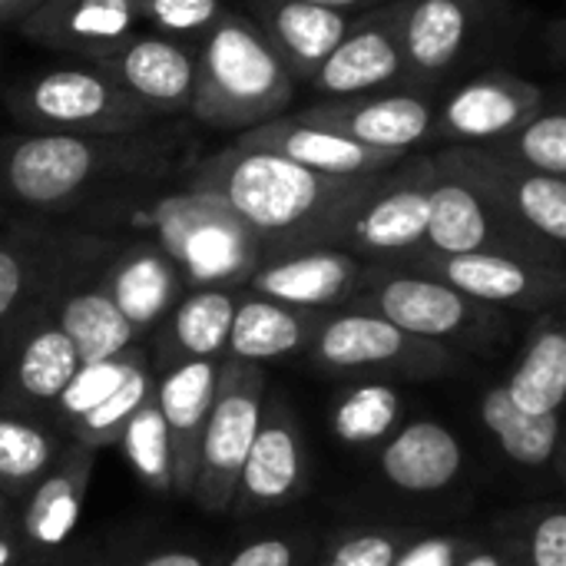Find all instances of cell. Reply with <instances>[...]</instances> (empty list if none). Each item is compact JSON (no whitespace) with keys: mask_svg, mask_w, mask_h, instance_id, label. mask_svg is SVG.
I'll use <instances>...</instances> for the list:
<instances>
[{"mask_svg":"<svg viewBox=\"0 0 566 566\" xmlns=\"http://www.w3.org/2000/svg\"><path fill=\"white\" fill-rule=\"evenodd\" d=\"M388 172L342 179L232 143L192 166L186 189L226 199L262 239V249L282 255L332 245L342 222L385 182Z\"/></svg>","mask_w":566,"mask_h":566,"instance_id":"6da1fadb","label":"cell"},{"mask_svg":"<svg viewBox=\"0 0 566 566\" xmlns=\"http://www.w3.org/2000/svg\"><path fill=\"white\" fill-rule=\"evenodd\" d=\"M295 76L249 13L222 10L196 46L189 113L216 129H252L285 113Z\"/></svg>","mask_w":566,"mask_h":566,"instance_id":"7a4b0ae2","label":"cell"},{"mask_svg":"<svg viewBox=\"0 0 566 566\" xmlns=\"http://www.w3.org/2000/svg\"><path fill=\"white\" fill-rule=\"evenodd\" d=\"M153 156L123 136L30 133L0 139V196L30 209H56L93 182L149 166Z\"/></svg>","mask_w":566,"mask_h":566,"instance_id":"3957f363","label":"cell"},{"mask_svg":"<svg viewBox=\"0 0 566 566\" xmlns=\"http://www.w3.org/2000/svg\"><path fill=\"white\" fill-rule=\"evenodd\" d=\"M156 242L179 265L186 285H239L265 249L252 226L219 196L186 189L153 206Z\"/></svg>","mask_w":566,"mask_h":566,"instance_id":"277c9868","label":"cell"},{"mask_svg":"<svg viewBox=\"0 0 566 566\" xmlns=\"http://www.w3.org/2000/svg\"><path fill=\"white\" fill-rule=\"evenodd\" d=\"M355 308L375 312L408 335L428 342H488L501 328L497 308L474 302L454 285L391 265H375L365 272L361 289L352 298Z\"/></svg>","mask_w":566,"mask_h":566,"instance_id":"5b68a950","label":"cell"},{"mask_svg":"<svg viewBox=\"0 0 566 566\" xmlns=\"http://www.w3.org/2000/svg\"><path fill=\"white\" fill-rule=\"evenodd\" d=\"M428 249L438 252H497L564 265V252L534 235L488 189L434 159Z\"/></svg>","mask_w":566,"mask_h":566,"instance_id":"8992f818","label":"cell"},{"mask_svg":"<svg viewBox=\"0 0 566 566\" xmlns=\"http://www.w3.org/2000/svg\"><path fill=\"white\" fill-rule=\"evenodd\" d=\"M265 411V375L252 361L222 358L212 411L206 418L192 501L209 514H229L242 464Z\"/></svg>","mask_w":566,"mask_h":566,"instance_id":"52a82bcc","label":"cell"},{"mask_svg":"<svg viewBox=\"0 0 566 566\" xmlns=\"http://www.w3.org/2000/svg\"><path fill=\"white\" fill-rule=\"evenodd\" d=\"M13 113L43 133L126 136L146 126L156 113L123 93L99 70H46L13 93Z\"/></svg>","mask_w":566,"mask_h":566,"instance_id":"ba28073f","label":"cell"},{"mask_svg":"<svg viewBox=\"0 0 566 566\" xmlns=\"http://www.w3.org/2000/svg\"><path fill=\"white\" fill-rule=\"evenodd\" d=\"M504 0H408L401 20L405 90L438 93L497 30Z\"/></svg>","mask_w":566,"mask_h":566,"instance_id":"9c48e42d","label":"cell"},{"mask_svg":"<svg viewBox=\"0 0 566 566\" xmlns=\"http://www.w3.org/2000/svg\"><path fill=\"white\" fill-rule=\"evenodd\" d=\"M434 156H408L385 182L342 222L332 245L358 259L391 265L428 245Z\"/></svg>","mask_w":566,"mask_h":566,"instance_id":"30bf717a","label":"cell"},{"mask_svg":"<svg viewBox=\"0 0 566 566\" xmlns=\"http://www.w3.org/2000/svg\"><path fill=\"white\" fill-rule=\"evenodd\" d=\"M391 269H408V272L441 279L491 308L534 312V308H551V305L566 302V265H547V262L517 259V255L438 252L424 245L391 262Z\"/></svg>","mask_w":566,"mask_h":566,"instance_id":"8fae6325","label":"cell"},{"mask_svg":"<svg viewBox=\"0 0 566 566\" xmlns=\"http://www.w3.org/2000/svg\"><path fill=\"white\" fill-rule=\"evenodd\" d=\"M308 348L322 368L335 371L395 368L401 375H444L458 365L448 345L408 335L395 322L361 308L322 315Z\"/></svg>","mask_w":566,"mask_h":566,"instance_id":"7c38bea8","label":"cell"},{"mask_svg":"<svg viewBox=\"0 0 566 566\" xmlns=\"http://www.w3.org/2000/svg\"><path fill=\"white\" fill-rule=\"evenodd\" d=\"M405 3L408 0H391L355 13L348 33L312 73L308 86L328 99L405 86V46H401Z\"/></svg>","mask_w":566,"mask_h":566,"instance_id":"4fadbf2b","label":"cell"},{"mask_svg":"<svg viewBox=\"0 0 566 566\" xmlns=\"http://www.w3.org/2000/svg\"><path fill=\"white\" fill-rule=\"evenodd\" d=\"M434 159L488 189L514 219L566 255V176L527 169L488 146H448Z\"/></svg>","mask_w":566,"mask_h":566,"instance_id":"5bb4252c","label":"cell"},{"mask_svg":"<svg viewBox=\"0 0 566 566\" xmlns=\"http://www.w3.org/2000/svg\"><path fill=\"white\" fill-rule=\"evenodd\" d=\"M544 106L547 93L541 83L494 66L448 93L438 106V139L448 146H491Z\"/></svg>","mask_w":566,"mask_h":566,"instance_id":"9a60e30c","label":"cell"},{"mask_svg":"<svg viewBox=\"0 0 566 566\" xmlns=\"http://www.w3.org/2000/svg\"><path fill=\"white\" fill-rule=\"evenodd\" d=\"M295 116L302 123L342 133L361 146L405 153V156H411L415 146L438 139V103L431 93H415V90L325 99L308 109H298Z\"/></svg>","mask_w":566,"mask_h":566,"instance_id":"2e32d148","label":"cell"},{"mask_svg":"<svg viewBox=\"0 0 566 566\" xmlns=\"http://www.w3.org/2000/svg\"><path fill=\"white\" fill-rule=\"evenodd\" d=\"M93 70L109 76L123 93L159 113H182L192 106L196 46L166 33H133L113 53L93 60Z\"/></svg>","mask_w":566,"mask_h":566,"instance_id":"e0dca14e","label":"cell"},{"mask_svg":"<svg viewBox=\"0 0 566 566\" xmlns=\"http://www.w3.org/2000/svg\"><path fill=\"white\" fill-rule=\"evenodd\" d=\"M365 272L368 269L355 252L315 245L262 259L255 272L245 279V285L252 295L318 312L355 298V292L365 282Z\"/></svg>","mask_w":566,"mask_h":566,"instance_id":"ac0fdd59","label":"cell"},{"mask_svg":"<svg viewBox=\"0 0 566 566\" xmlns=\"http://www.w3.org/2000/svg\"><path fill=\"white\" fill-rule=\"evenodd\" d=\"M222 375V358H182L172 361L163 378H156V405L166 421L169 451H172V494L192 497L199 444L206 431V418L216 401Z\"/></svg>","mask_w":566,"mask_h":566,"instance_id":"d6986e66","label":"cell"},{"mask_svg":"<svg viewBox=\"0 0 566 566\" xmlns=\"http://www.w3.org/2000/svg\"><path fill=\"white\" fill-rule=\"evenodd\" d=\"M235 146L245 149H265L275 156H285L305 169L325 172V176H342V179H355V176H378L388 172L395 166H401L408 156L405 153H385V149H371L361 146L342 133H332L325 126H312L302 123L295 113L292 116H275L265 119L245 133H239Z\"/></svg>","mask_w":566,"mask_h":566,"instance_id":"ffe728a7","label":"cell"},{"mask_svg":"<svg viewBox=\"0 0 566 566\" xmlns=\"http://www.w3.org/2000/svg\"><path fill=\"white\" fill-rule=\"evenodd\" d=\"M305 484V448L295 418L275 398L262 411L259 434L249 448V458L239 474V488L229 514H259L269 507H282L302 494Z\"/></svg>","mask_w":566,"mask_h":566,"instance_id":"44dd1931","label":"cell"},{"mask_svg":"<svg viewBox=\"0 0 566 566\" xmlns=\"http://www.w3.org/2000/svg\"><path fill=\"white\" fill-rule=\"evenodd\" d=\"M93 464H96V448L73 441L60 454L53 471L23 497V514L17 527H20L27 564L53 557L60 547L70 544L83 517Z\"/></svg>","mask_w":566,"mask_h":566,"instance_id":"7402d4cb","label":"cell"},{"mask_svg":"<svg viewBox=\"0 0 566 566\" xmlns=\"http://www.w3.org/2000/svg\"><path fill=\"white\" fill-rule=\"evenodd\" d=\"M20 23L30 40L90 63L113 53L143 27L129 0H43Z\"/></svg>","mask_w":566,"mask_h":566,"instance_id":"603a6c76","label":"cell"},{"mask_svg":"<svg viewBox=\"0 0 566 566\" xmlns=\"http://www.w3.org/2000/svg\"><path fill=\"white\" fill-rule=\"evenodd\" d=\"M249 17L265 30L295 80H312L325 56L342 43L355 13L308 0H249Z\"/></svg>","mask_w":566,"mask_h":566,"instance_id":"cb8c5ba5","label":"cell"},{"mask_svg":"<svg viewBox=\"0 0 566 566\" xmlns=\"http://www.w3.org/2000/svg\"><path fill=\"white\" fill-rule=\"evenodd\" d=\"M103 289L133 328L146 332L169 318L186 292V279L159 242H136L109 265Z\"/></svg>","mask_w":566,"mask_h":566,"instance_id":"d4e9b609","label":"cell"},{"mask_svg":"<svg viewBox=\"0 0 566 566\" xmlns=\"http://www.w3.org/2000/svg\"><path fill=\"white\" fill-rule=\"evenodd\" d=\"M381 474L408 494H434L458 481L464 468L461 441L438 421L405 424L381 451Z\"/></svg>","mask_w":566,"mask_h":566,"instance_id":"484cf974","label":"cell"},{"mask_svg":"<svg viewBox=\"0 0 566 566\" xmlns=\"http://www.w3.org/2000/svg\"><path fill=\"white\" fill-rule=\"evenodd\" d=\"M318 322L322 315L312 308H295L262 295H245L235 305L226 358L262 365L272 358L295 355L305 345H312Z\"/></svg>","mask_w":566,"mask_h":566,"instance_id":"4316f807","label":"cell"},{"mask_svg":"<svg viewBox=\"0 0 566 566\" xmlns=\"http://www.w3.org/2000/svg\"><path fill=\"white\" fill-rule=\"evenodd\" d=\"M511 401L527 415H557L566 401V318H547L504 381Z\"/></svg>","mask_w":566,"mask_h":566,"instance_id":"83f0119b","label":"cell"},{"mask_svg":"<svg viewBox=\"0 0 566 566\" xmlns=\"http://www.w3.org/2000/svg\"><path fill=\"white\" fill-rule=\"evenodd\" d=\"M235 285H202L176 302L169 312V345L182 358H226L232 318H235Z\"/></svg>","mask_w":566,"mask_h":566,"instance_id":"f1b7e54d","label":"cell"},{"mask_svg":"<svg viewBox=\"0 0 566 566\" xmlns=\"http://www.w3.org/2000/svg\"><path fill=\"white\" fill-rule=\"evenodd\" d=\"M56 325L70 335L80 352V361H106L129 348H136L139 332L133 322L116 308L106 289H80L60 302Z\"/></svg>","mask_w":566,"mask_h":566,"instance_id":"f546056e","label":"cell"},{"mask_svg":"<svg viewBox=\"0 0 566 566\" xmlns=\"http://www.w3.org/2000/svg\"><path fill=\"white\" fill-rule=\"evenodd\" d=\"M80 352L70 335L53 322H40L17 348L13 385L23 398L36 405H56L63 388L80 371Z\"/></svg>","mask_w":566,"mask_h":566,"instance_id":"4dcf8cb0","label":"cell"},{"mask_svg":"<svg viewBox=\"0 0 566 566\" xmlns=\"http://www.w3.org/2000/svg\"><path fill=\"white\" fill-rule=\"evenodd\" d=\"M481 421L497 438L504 454L521 468H547L560 444V415L521 411L507 388L497 385L481 398Z\"/></svg>","mask_w":566,"mask_h":566,"instance_id":"1f68e13d","label":"cell"},{"mask_svg":"<svg viewBox=\"0 0 566 566\" xmlns=\"http://www.w3.org/2000/svg\"><path fill=\"white\" fill-rule=\"evenodd\" d=\"M56 438L36 421L0 411V494L7 501L27 497L60 461Z\"/></svg>","mask_w":566,"mask_h":566,"instance_id":"d6a6232c","label":"cell"},{"mask_svg":"<svg viewBox=\"0 0 566 566\" xmlns=\"http://www.w3.org/2000/svg\"><path fill=\"white\" fill-rule=\"evenodd\" d=\"M401 418V398L391 385L365 381L348 388L332 408V431L345 444H375L391 434Z\"/></svg>","mask_w":566,"mask_h":566,"instance_id":"836d02e7","label":"cell"},{"mask_svg":"<svg viewBox=\"0 0 566 566\" xmlns=\"http://www.w3.org/2000/svg\"><path fill=\"white\" fill-rule=\"evenodd\" d=\"M119 448L129 468L136 471V478L149 491L172 494V451H169V434H166V421L159 415L156 395L129 418V424L119 434Z\"/></svg>","mask_w":566,"mask_h":566,"instance_id":"e575fe53","label":"cell"},{"mask_svg":"<svg viewBox=\"0 0 566 566\" xmlns=\"http://www.w3.org/2000/svg\"><path fill=\"white\" fill-rule=\"evenodd\" d=\"M488 149L551 176H566V106H544L521 129Z\"/></svg>","mask_w":566,"mask_h":566,"instance_id":"d590c367","label":"cell"},{"mask_svg":"<svg viewBox=\"0 0 566 566\" xmlns=\"http://www.w3.org/2000/svg\"><path fill=\"white\" fill-rule=\"evenodd\" d=\"M156 378L146 365V358L129 371V378L103 401L96 405L90 415H83L80 421H73V441L86 444V448H106V444H119L123 428L129 424V418L153 398Z\"/></svg>","mask_w":566,"mask_h":566,"instance_id":"8d00e7d4","label":"cell"},{"mask_svg":"<svg viewBox=\"0 0 566 566\" xmlns=\"http://www.w3.org/2000/svg\"><path fill=\"white\" fill-rule=\"evenodd\" d=\"M146 358L143 348H129L116 358H106V361H86L80 365V371L73 375V381L63 388V395L56 398V408H60V418H66L70 424L80 421L83 415H90L96 405H103L126 378L129 371Z\"/></svg>","mask_w":566,"mask_h":566,"instance_id":"74e56055","label":"cell"},{"mask_svg":"<svg viewBox=\"0 0 566 566\" xmlns=\"http://www.w3.org/2000/svg\"><path fill=\"white\" fill-rule=\"evenodd\" d=\"M143 27L166 36H202L222 13V0H129Z\"/></svg>","mask_w":566,"mask_h":566,"instance_id":"f35d334b","label":"cell"},{"mask_svg":"<svg viewBox=\"0 0 566 566\" xmlns=\"http://www.w3.org/2000/svg\"><path fill=\"white\" fill-rule=\"evenodd\" d=\"M33 252L23 242H0V325L23 298L33 275Z\"/></svg>","mask_w":566,"mask_h":566,"instance_id":"ab89813d","label":"cell"},{"mask_svg":"<svg viewBox=\"0 0 566 566\" xmlns=\"http://www.w3.org/2000/svg\"><path fill=\"white\" fill-rule=\"evenodd\" d=\"M527 564L566 566V511H544L527 531Z\"/></svg>","mask_w":566,"mask_h":566,"instance_id":"60d3db41","label":"cell"},{"mask_svg":"<svg viewBox=\"0 0 566 566\" xmlns=\"http://www.w3.org/2000/svg\"><path fill=\"white\" fill-rule=\"evenodd\" d=\"M398 557V537L395 534H355L325 560V566H391Z\"/></svg>","mask_w":566,"mask_h":566,"instance_id":"b9f144b4","label":"cell"},{"mask_svg":"<svg viewBox=\"0 0 566 566\" xmlns=\"http://www.w3.org/2000/svg\"><path fill=\"white\" fill-rule=\"evenodd\" d=\"M226 566H295V547L285 537H259L232 554Z\"/></svg>","mask_w":566,"mask_h":566,"instance_id":"7bdbcfd3","label":"cell"},{"mask_svg":"<svg viewBox=\"0 0 566 566\" xmlns=\"http://www.w3.org/2000/svg\"><path fill=\"white\" fill-rule=\"evenodd\" d=\"M391 566H458V541L454 537H428L395 557Z\"/></svg>","mask_w":566,"mask_h":566,"instance_id":"ee69618b","label":"cell"},{"mask_svg":"<svg viewBox=\"0 0 566 566\" xmlns=\"http://www.w3.org/2000/svg\"><path fill=\"white\" fill-rule=\"evenodd\" d=\"M23 541H20V527L13 521V514L7 511L0 517V566H17L23 564Z\"/></svg>","mask_w":566,"mask_h":566,"instance_id":"f6af8a7d","label":"cell"},{"mask_svg":"<svg viewBox=\"0 0 566 566\" xmlns=\"http://www.w3.org/2000/svg\"><path fill=\"white\" fill-rule=\"evenodd\" d=\"M136 566H209V560L196 551H163V554H153Z\"/></svg>","mask_w":566,"mask_h":566,"instance_id":"bcb514c9","label":"cell"},{"mask_svg":"<svg viewBox=\"0 0 566 566\" xmlns=\"http://www.w3.org/2000/svg\"><path fill=\"white\" fill-rule=\"evenodd\" d=\"M43 0H0V23L7 20H23L27 13H33Z\"/></svg>","mask_w":566,"mask_h":566,"instance_id":"7dc6e473","label":"cell"},{"mask_svg":"<svg viewBox=\"0 0 566 566\" xmlns=\"http://www.w3.org/2000/svg\"><path fill=\"white\" fill-rule=\"evenodd\" d=\"M308 3H322V7H335V10H348V13H361V10H371V7H381V3H391V0H308Z\"/></svg>","mask_w":566,"mask_h":566,"instance_id":"c3c4849f","label":"cell"},{"mask_svg":"<svg viewBox=\"0 0 566 566\" xmlns=\"http://www.w3.org/2000/svg\"><path fill=\"white\" fill-rule=\"evenodd\" d=\"M547 43H551L554 56L566 63V17L564 20H554V23H551V30H547Z\"/></svg>","mask_w":566,"mask_h":566,"instance_id":"681fc988","label":"cell"},{"mask_svg":"<svg viewBox=\"0 0 566 566\" xmlns=\"http://www.w3.org/2000/svg\"><path fill=\"white\" fill-rule=\"evenodd\" d=\"M458 566H504V560L494 557V554H488V551H478V554H471L468 560H461Z\"/></svg>","mask_w":566,"mask_h":566,"instance_id":"f907efd6","label":"cell"},{"mask_svg":"<svg viewBox=\"0 0 566 566\" xmlns=\"http://www.w3.org/2000/svg\"><path fill=\"white\" fill-rule=\"evenodd\" d=\"M7 511H10V501H7V497H3V494H0V517H3V514H7Z\"/></svg>","mask_w":566,"mask_h":566,"instance_id":"816d5d0a","label":"cell"},{"mask_svg":"<svg viewBox=\"0 0 566 566\" xmlns=\"http://www.w3.org/2000/svg\"><path fill=\"white\" fill-rule=\"evenodd\" d=\"M17 566H33V564H27V560H23V564H17Z\"/></svg>","mask_w":566,"mask_h":566,"instance_id":"f5cc1de1","label":"cell"},{"mask_svg":"<svg viewBox=\"0 0 566 566\" xmlns=\"http://www.w3.org/2000/svg\"><path fill=\"white\" fill-rule=\"evenodd\" d=\"M70 566H90V564H70Z\"/></svg>","mask_w":566,"mask_h":566,"instance_id":"db71d44e","label":"cell"}]
</instances>
